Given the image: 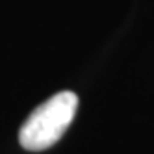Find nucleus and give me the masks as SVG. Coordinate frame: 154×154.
Wrapping results in <instances>:
<instances>
[{"instance_id": "1", "label": "nucleus", "mask_w": 154, "mask_h": 154, "mask_svg": "<svg viewBox=\"0 0 154 154\" xmlns=\"http://www.w3.org/2000/svg\"><path fill=\"white\" fill-rule=\"evenodd\" d=\"M78 108L72 91H60L34 109L19 130V143L26 150H45L58 143L69 128Z\"/></svg>"}]
</instances>
